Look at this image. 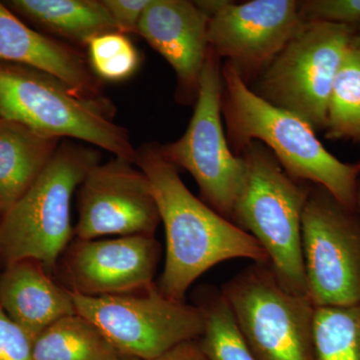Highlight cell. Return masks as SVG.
<instances>
[{"label": "cell", "instance_id": "25", "mask_svg": "<svg viewBox=\"0 0 360 360\" xmlns=\"http://www.w3.org/2000/svg\"><path fill=\"white\" fill-rule=\"evenodd\" d=\"M34 341L0 307V360H34Z\"/></svg>", "mask_w": 360, "mask_h": 360}, {"label": "cell", "instance_id": "13", "mask_svg": "<svg viewBox=\"0 0 360 360\" xmlns=\"http://www.w3.org/2000/svg\"><path fill=\"white\" fill-rule=\"evenodd\" d=\"M161 248L153 236L77 239L68 246L72 291L86 296L129 295L153 285Z\"/></svg>", "mask_w": 360, "mask_h": 360}, {"label": "cell", "instance_id": "10", "mask_svg": "<svg viewBox=\"0 0 360 360\" xmlns=\"http://www.w3.org/2000/svg\"><path fill=\"white\" fill-rule=\"evenodd\" d=\"M315 186L302 220L307 295L315 307L360 304V229L349 210Z\"/></svg>", "mask_w": 360, "mask_h": 360}, {"label": "cell", "instance_id": "29", "mask_svg": "<svg viewBox=\"0 0 360 360\" xmlns=\"http://www.w3.org/2000/svg\"><path fill=\"white\" fill-rule=\"evenodd\" d=\"M357 207H359V212L360 213V184H359V200H357Z\"/></svg>", "mask_w": 360, "mask_h": 360}, {"label": "cell", "instance_id": "21", "mask_svg": "<svg viewBox=\"0 0 360 360\" xmlns=\"http://www.w3.org/2000/svg\"><path fill=\"white\" fill-rule=\"evenodd\" d=\"M314 360H360V304L315 307Z\"/></svg>", "mask_w": 360, "mask_h": 360}, {"label": "cell", "instance_id": "19", "mask_svg": "<svg viewBox=\"0 0 360 360\" xmlns=\"http://www.w3.org/2000/svg\"><path fill=\"white\" fill-rule=\"evenodd\" d=\"M34 360H139L125 354L94 322L75 314L37 336Z\"/></svg>", "mask_w": 360, "mask_h": 360}, {"label": "cell", "instance_id": "4", "mask_svg": "<svg viewBox=\"0 0 360 360\" xmlns=\"http://www.w3.org/2000/svg\"><path fill=\"white\" fill-rule=\"evenodd\" d=\"M238 155L245 161L248 180L231 221L257 239L284 290L307 295L302 220L311 186L286 174L262 142H250Z\"/></svg>", "mask_w": 360, "mask_h": 360}, {"label": "cell", "instance_id": "7", "mask_svg": "<svg viewBox=\"0 0 360 360\" xmlns=\"http://www.w3.org/2000/svg\"><path fill=\"white\" fill-rule=\"evenodd\" d=\"M222 63L210 47L193 117L180 139L160 144L162 155L186 170L200 187L203 202L229 220L245 191L248 168L227 141L222 118ZM232 222V221H231Z\"/></svg>", "mask_w": 360, "mask_h": 360}, {"label": "cell", "instance_id": "14", "mask_svg": "<svg viewBox=\"0 0 360 360\" xmlns=\"http://www.w3.org/2000/svg\"><path fill=\"white\" fill-rule=\"evenodd\" d=\"M210 18L195 1L150 0L137 34L169 63L176 77L175 98L195 103L210 42Z\"/></svg>", "mask_w": 360, "mask_h": 360}, {"label": "cell", "instance_id": "11", "mask_svg": "<svg viewBox=\"0 0 360 360\" xmlns=\"http://www.w3.org/2000/svg\"><path fill=\"white\" fill-rule=\"evenodd\" d=\"M303 22L295 0H224L210 16L208 42L250 86Z\"/></svg>", "mask_w": 360, "mask_h": 360}, {"label": "cell", "instance_id": "9", "mask_svg": "<svg viewBox=\"0 0 360 360\" xmlns=\"http://www.w3.org/2000/svg\"><path fill=\"white\" fill-rule=\"evenodd\" d=\"M77 314L94 322L125 354L151 360L205 330L200 307L174 302L151 285L143 295L86 296L70 290Z\"/></svg>", "mask_w": 360, "mask_h": 360}, {"label": "cell", "instance_id": "24", "mask_svg": "<svg viewBox=\"0 0 360 360\" xmlns=\"http://www.w3.org/2000/svg\"><path fill=\"white\" fill-rule=\"evenodd\" d=\"M300 13L303 21L354 26L360 22V0H304Z\"/></svg>", "mask_w": 360, "mask_h": 360}, {"label": "cell", "instance_id": "5", "mask_svg": "<svg viewBox=\"0 0 360 360\" xmlns=\"http://www.w3.org/2000/svg\"><path fill=\"white\" fill-rule=\"evenodd\" d=\"M101 153L61 141L44 172L0 219V253L8 264L33 260L53 269L75 234L71 200Z\"/></svg>", "mask_w": 360, "mask_h": 360}, {"label": "cell", "instance_id": "28", "mask_svg": "<svg viewBox=\"0 0 360 360\" xmlns=\"http://www.w3.org/2000/svg\"><path fill=\"white\" fill-rule=\"evenodd\" d=\"M352 45L360 52V22L352 26Z\"/></svg>", "mask_w": 360, "mask_h": 360}, {"label": "cell", "instance_id": "17", "mask_svg": "<svg viewBox=\"0 0 360 360\" xmlns=\"http://www.w3.org/2000/svg\"><path fill=\"white\" fill-rule=\"evenodd\" d=\"M61 139L45 136L0 118V212L6 213L30 189L56 155Z\"/></svg>", "mask_w": 360, "mask_h": 360}, {"label": "cell", "instance_id": "2", "mask_svg": "<svg viewBox=\"0 0 360 360\" xmlns=\"http://www.w3.org/2000/svg\"><path fill=\"white\" fill-rule=\"evenodd\" d=\"M222 84V118L234 155L251 141L262 142L290 177L321 186L347 210L357 207L360 163L331 155L309 123L260 98L226 61Z\"/></svg>", "mask_w": 360, "mask_h": 360}, {"label": "cell", "instance_id": "1", "mask_svg": "<svg viewBox=\"0 0 360 360\" xmlns=\"http://www.w3.org/2000/svg\"><path fill=\"white\" fill-rule=\"evenodd\" d=\"M135 165L148 177L165 226L167 252L158 285L163 295L184 302L198 277L226 260L269 264L257 239L191 193L160 144L137 148Z\"/></svg>", "mask_w": 360, "mask_h": 360}, {"label": "cell", "instance_id": "3", "mask_svg": "<svg viewBox=\"0 0 360 360\" xmlns=\"http://www.w3.org/2000/svg\"><path fill=\"white\" fill-rule=\"evenodd\" d=\"M115 106L103 96H89L59 78L0 63V118L63 141L77 139L135 163L136 148L127 130L115 122Z\"/></svg>", "mask_w": 360, "mask_h": 360}, {"label": "cell", "instance_id": "27", "mask_svg": "<svg viewBox=\"0 0 360 360\" xmlns=\"http://www.w3.org/2000/svg\"><path fill=\"white\" fill-rule=\"evenodd\" d=\"M151 360H210L201 349L198 340L180 343Z\"/></svg>", "mask_w": 360, "mask_h": 360}, {"label": "cell", "instance_id": "26", "mask_svg": "<svg viewBox=\"0 0 360 360\" xmlns=\"http://www.w3.org/2000/svg\"><path fill=\"white\" fill-rule=\"evenodd\" d=\"M112 18L116 32L134 34L150 0H103Z\"/></svg>", "mask_w": 360, "mask_h": 360}, {"label": "cell", "instance_id": "6", "mask_svg": "<svg viewBox=\"0 0 360 360\" xmlns=\"http://www.w3.org/2000/svg\"><path fill=\"white\" fill-rule=\"evenodd\" d=\"M352 37V26L304 21L250 89L315 131L326 129L329 96Z\"/></svg>", "mask_w": 360, "mask_h": 360}, {"label": "cell", "instance_id": "18", "mask_svg": "<svg viewBox=\"0 0 360 360\" xmlns=\"http://www.w3.org/2000/svg\"><path fill=\"white\" fill-rule=\"evenodd\" d=\"M6 6L47 32L85 46L98 35L116 32L98 0H11Z\"/></svg>", "mask_w": 360, "mask_h": 360}, {"label": "cell", "instance_id": "22", "mask_svg": "<svg viewBox=\"0 0 360 360\" xmlns=\"http://www.w3.org/2000/svg\"><path fill=\"white\" fill-rule=\"evenodd\" d=\"M205 314V330L198 338L201 349L210 360H257L222 291L208 293L200 305Z\"/></svg>", "mask_w": 360, "mask_h": 360}, {"label": "cell", "instance_id": "12", "mask_svg": "<svg viewBox=\"0 0 360 360\" xmlns=\"http://www.w3.org/2000/svg\"><path fill=\"white\" fill-rule=\"evenodd\" d=\"M77 239L153 236L160 212L146 175L113 156L89 170L78 187Z\"/></svg>", "mask_w": 360, "mask_h": 360}, {"label": "cell", "instance_id": "15", "mask_svg": "<svg viewBox=\"0 0 360 360\" xmlns=\"http://www.w3.org/2000/svg\"><path fill=\"white\" fill-rule=\"evenodd\" d=\"M0 63L49 73L89 96H103L87 56L70 44L33 30L0 2Z\"/></svg>", "mask_w": 360, "mask_h": 360}, {"label": "cell", "instance_id": "23", "mask_svg": "<svg viewBox=\"0 0 360 360\" xmlns=\"http://www.w3.org/2000/svg\"><path fill=\"white\" fill-rule=\"evenodd\" d=\"M86 47L90 68L98 79L122 82L141 65V54L122 33H103L90 40Z\"/></svg>", "mask_w": 360, "mask_h": 360}, {"label": "cell", "instance_id": "30", "mask_svg": "<svg viewBox=\"0 0 360 360\" xmlns=\"http://www.w3.org/2000/svg\"><path fill=\"white\" fill-rule=\"evenodd\" d=\"M1 217H2V213H1V212H0V219H1Z\"/></svg>", "mask_w": 360, "mask_h": 360}, {"label": "cell", "instance_id": "8", "mask_svg": "<svg viewBox=\"0 0 360 360\" xmlns=\"http://www.w3.org/2000/svg\"><path fill=\"white\" fill-rule=\"evenodd\" d=\"M221 291L257 360H314L315 307L284 290L269 264L255 262Z\"/></svg>", "mask_w": 360, "mask_h": 360}, {"label": "cell", "instance_id": "20", "mask_svg": "<svg viewBox=\"0 0 360 360\" xmlns=\"http://www.w3.org/2000/svg\"><path fill=\"white\" fill-rule=\"evenodd\" d=\"M326 136L360 143V52L350 45L333 82Z\"/></svg>", "mask_w": 360, "mask_h": 360}, {"label": "cell", "instance_id": "16", "mask_svg": "<svg viewBox=\"0 0 360 360\" xmlns=\"http://www.w3.org/2000/svg\"><path fill=\"white\" fill-rule=\"evenodd\" d=\"M44 267L21 260L8 264L0 276V307L34 340L52 324L77 314L70 290L54 283Z\"/></svg>", "mask_w": 360, "mask_h": 360}]
</instances>
